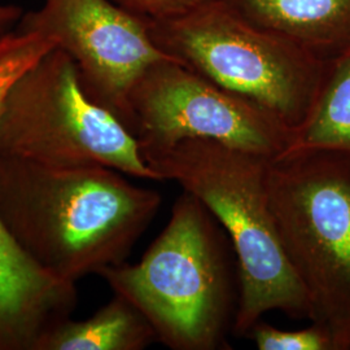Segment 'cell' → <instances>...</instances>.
<instances>
[{
    "instance_id": "cell-12",
    "label": "cell",
    "mask_w": 350,
    "mask_h": 350,
    "mask_svg": "<svg viewBox=\"0 0 350 350\" xmlns=\"http://www.w3.org/2000/svg\"><path fill=\"white\" fill-rule=\"evenodd\" d=\"M295 148L350 156V51L334 60L313 117L289 150Z\"/></svg>"
},
{
    "instance_id": "cell-1",
    "label": "cell",
    "mask_w": 350,
    "mask_h": 350,
    "mask_svg": "<svg viewBox=\"0 0 350 350\" xmlns=\"http://www.w3.org/2000/svg\"><path fill=\"white\" fill-rule=\"evenodd\" d=\"M163 202L121 172L0 156V225L47 274L73 283L126 262Z\"/></svg>"
},
{
    "instance_id": "cell-13",
    "label": "cell",
    "mask_w": 350,
    "mask_h": 350,
    "mask_svg": "<svg viewBox=\"0 0 350 350\" xmlns=\"http://www.w3.org/2000/svg\"><path fill=\"white\" fill-rule=\"evenodd\" d=\"M248 336L260 350H334L329 332L315 322L304 329L284 331L261 319L253 325Z\"/></svg>"
},
{
    "instance_id": "cell-11",
    "label": "cell",
    "mask_w": 350,
    "mask_h": 350,
    "mask_svg": "<svg viewBox=\"0 0 350 350\" xmlns=\"http://www.w3.org/2000/svg\"><path fill=\"white\" fill-rule=\"evenodd\" d=\"M157 341L146 317L120 295L92 317L66 319L38 341L36 350H143Z\"/></svg>"
},
{
    "instance_id": "cell-9",
    "label": "cell",
    "mask_w": 350,
    "mask_h": 350,
    "mask_svg": "<svg viewBox=\"0 0 350 350\" xmlns=\"http://www.w3.org/2000/svg\"><path fill=\"white\" fill-rule=\"evenodd\" d=\"M50 38L13 30L0 39V103L10 85L52 50ZM75 284L47 274L0 225V350H36L38 341L72 318Z\"/></svg>"
},
{
    "instance_id": "cell-6",
    "label": "cell",
    "mask_w": 350,
    "mask_h": 350,
    "mask_svg": "<svg viewBox=\"0 0 350 350\" xmlns=\"http://www.w3.org/2000/svg\"><path fill=\"white\" fill-rule=\"evenodd\" d=\"M0 156L57 167L103 165L161 182L122 122L85 94L75 62L57 47L7 88L0 103Z\"/></svg>"
},
{
    "instance_id": "cell-2",
    "label": "cell",
    "mask_w": 350,
    "mask_h": 350,
    "mask_svg": "<svg viewBox=\"0 0 350 350\" xmlns=\"http://www.w3.org/2000/svg\"><path fill=\"white\" fill-rule=\"evenodd\" d=\"M100 276L169 349H230L241 293L238 258L225 228L192 193L175 200L169 224L138 263Z\"/></svg>"
},
{
    "instance_id": "cell-7",
    "label": "cell",
    "mask_w": 350,
    "mask_h": 350,
    "mask_svg": "<svg viewBox=\"0 0 350 350\" xmlns=\"http://www.w3.org/2000/svg\"><path fill=\"white\" fill-rule=\"evenodd\" d=\"M125 127L140 154L204 138L274 159L297 140L274 114L175 59L150 65L139 78L129 96Z\"/></svg>"
},
{
    "instance_id": "cell-8",
    "label": "cell",
    "mask_w": 350,
    "mask_h": 350,
    "mask_svg": "<svg viewBox=\"0 0 350 350\" xmlns=\"http://www.w3.org/2000/svg\"><path fill=\"white\" fill-rule=\"evenodd\" d=\"M14 30L52 39L75 62L85 94L124 126L139 78L150 65L174 59L153 43L144 18L113 0H42Z\"/></svg>"
},
{
    "instance_id": "cell-4",
    "label": "cell",
    "mask_w": 350,
    "mask_h": 350,
    "mask_svg": "<svg viewBox=\"0 0 350 350\" xmlns=\"http://www.w3.org/2000/svg\"><path fill=\"white\" fill-rule=\"evenodd\" d=\"M144 21L163 53L262 107L297 138L313 117L334 62L252 23L227 0Z\"/></svg>"
},
{
    "instance_id": "cell-15",
    "label": "cell",
    "mask_w": 350,
    "mask_h": 350,
    "mask_svg": "<svg viewBox=\"0 0 350 350\" xmlns=\"http://www.w3.org/2000/svg\"><path fill=\"white\" fill-rule=\"evenodd\" d=\"M23 14L24 13L18 7L0 4V39L14 30Z\"/></svg>"
},
{
    "instance_id": "cell-14",
    "label": "cell",
    "mask_w": 350,
    "mask_h": 350,
    "mask_svg": "<svg viewBox=\"0 0 350 350\" xmlns=\"http://www.w3.org/2000/svg\"><path fill=\"white\" fill-rule=\"evenodd\" d=\"M144 20H165L189 12L209 0H113Z\"/></svg>"
},
{
    "instance_id": "cell-10",
    "label": "cell",
    "mask_w": 350,
    "mask_h": 350,
    "mask_svg": "<svg viewBox=\"0 0 350 350\" xmlns=\"http://www.w3.org/2000/svg\"><path fill=\"white\" fill-rule=\"evenodd\" d=\"M252 23L334 62L350 51V0H227Z\"/></svg>"
},
{
    "instance_id": "cell-3",
    "label": "cell",
    "mask_w": 350,
    "mask_h": 350,
    "mask_svg": "<svg viewBox=\"0 0 350 350\" xmlns=\"http://www.w3.org/2000/svg\"><path fill=\"white\" fill-rule=\"evenodd\" d=\"M142 157L161 182L173 180L196 196L231 240L241 284L235 336H248L270 310L310 321V302L276 232L269 198L271 157L204 138L182 139Z\"/></svg>"
},
{
    "instance_id": "cell-5",
    "label": "cell",
    "mask_w": 350,
    "mask_h": 350,
    "mask_svg": "<svg viewBox=\"0 0 350 350\" xmlns=\"http://www.w3.org/2000/svg\"><path fill=\"white\" fill-rule=\"evenodd\" d=\"M269 198L282 248L334 350H350V156L288 150L271 159Z\"/></svg>"
}]
</instances>
